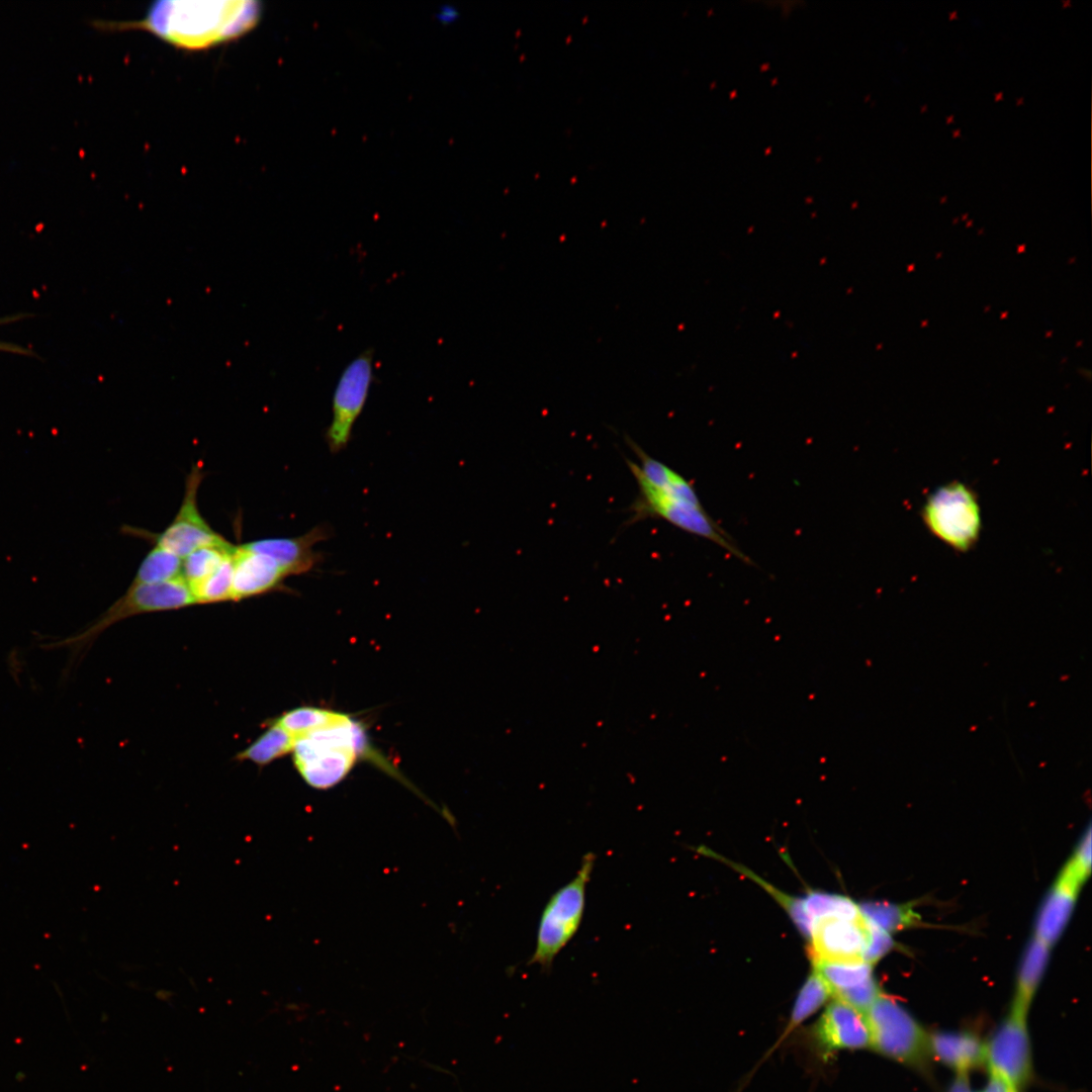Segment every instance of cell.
I'll return each mask as SVG.
<instances>
[{
    "mask_svg": "<svg viewBox=\"0 0 1092 1092\" xmlns=\"http://www.w3.org/2000/svg\"><path fill=\"white\" fill-rule=\"evenodd\" d=\"M952 1092H971V1091L969 1090V1088L967 1086V1082L964 1080V1078H962L954 1085V1087L952 1089Z\"/></svg>",
    "mask_w": 1092,
    "mask_h": 1092,
    "instance_id": "obj_32",
    "label": "cell"
},
{
    "mask_svg": "<svg viewBox=\"0 0 1092 1092\" xmlns=\"http://www.w3.org/2000/svg\"><path fill=\"white\" fill-rule=\"evenodd\" d=\"M331 534V526L321 524L300 536L264 538L243 545L272 557L289 577L308 573L320 564L323 556L314 546L328 540Z\"/></svg>",
    "mask_w": 1092,
    "mask_h": 1092,
    "instance_id": "obj_12",
    "label": "cell"
},
{
    "mask_svg": "<svg viewBox=\"0 0 1092 1092\" xmlns=\"http://www.w3.org/2000/svg\"><path fill=\"white\" fill-rule=\"evenodd\" d=\"M335 711L317 707H298L284 712L274 720L294 739L328 721Z\"/></svg>",
    "mask_w": 1092,
    "mask_h": 1092,
    "instance_id": "obj_26",
    "label": "cell"
},
{
    "mask_svg": "<svg viewBox=\"0 0 1092 1092\" xmlns=\"http://www.w3.org/2000/svg\"><path fill=\"white\" fill-rule=\"evenodd\" d=\"M193 604L190 588L182 577L156 584H130L126 593L94 624L52 646L70 649L72 660L69 664L72 665L74 659L110 625L135 615L177 610Z\"/></svg>",
    "mask_w": 1092,
    "mask_h": 1092,
    "instance_id": "obj_5",
    "label": "cell"
},
{
    "mask_svg": "<svg viewBox=\"0 0 1092 1092\" xmlns=\"http://www.w3.org/2000/svg\"><path fill=\"white\" fill-rule=\"evenodd\" d=\"M232 560V601L285 589L284 580L288 576L272 557L239 544Z\"/></svg>",
    "mask_w": 1092,
    "mask_h": 1092,
    "instance_id": "obj_13",
    "label": "cell"
},
{
    "mask_svg": "<svg viewBox=\"0 0 1092 1092\" xmlns=\"http://www.w3.org/2000/svg\"><path fill=\"white\" fill-rule=\"evenodd\" d=\"M859 909L871 924L889 933L912 926L918 921V914L910 905L866 902Z\"/></svg>",
    "mask_w": 1092,
    "mask_h": 1092,
    "instance_id": "obj_22",
    "label": "cell"
},
{
    "mask_svg": "<svg viewBox=\"0 0 1092 1092\" xmlns=\"http://www.w3.org/2000/svg\"><path fill=\"white\" fill-rule=\"evenodd\" d=\"M182 577V558L155 545L141 562L130 584H156Z\"/></svg>",
    "mask_w": 1092,
    "mask_h": 1092,
    "instance_id": "obj_20",
    "label": "cell"
},
{
    "mask_svg": "<svg viewBox=\"0 0 1092 1092\" xmlns=\"http://www.w3.org/2000/svg\"><path fill=\"white\" fill-rule=\"evenodd\" d=\"M815 1036L826 1051L871 1046L863 1013L837 999L827 1006L817 1022Z\"/></svg>",
    "mask_w": 1092,
    "mask_h": 1092,
    "instance_id": "obj_14",
    "label": "cell"
},
{
    "mask_svg": "<svg viewBox=\"0 0 1092 1092\" xmlns=\"http://www.w3.org/2000/svg\"><path fill=\"white\" fill-rule=\"evenodd\" d=\"M255 1H159L138 22H96L103 29L142 28L188 50L205 49L252 29L261 16Z\"/></svg>",
    "mask_w": 1092,
    "mask_h": 1092,
    "instance_id": "obj_2",
    "label": "cell"
},
{
    "mask_svg": "<svg viewBox=\"0 0 1092 1092\" xmlns=\"http://www.w3.org/2000/svg\"><path fill=\"white\" fill-rule=\"evenodd\" d=\"M294 742L295 739L273 721L263 734L236 755V759L263 766L292 752Z\"/></svg>",
    "mask_w": 1092,
    "mask_h": 1092,
    "instance_id": "obj_19",
    "label": "cell"
},
{
    "mask_svg": "<svg viewBox=\"0 0 1092 1092\" xmlns=\"http://www.w3.org/2000/svg\"><path fill=\"white\" fill-rule=\"evenodd\" d=\"M639 463L626 458L638 494L629 508L626 524L647 518L662 519L690 534L708 539L731 555L751 564L731 536L708 514L694 484L663 462L648 455L636 442L626 438Z\"/></svg>",
    "mask_w": 1092,
    "mask_h": 1092,
    "instance_id": "obj_1",
    "label": "cell"
},
{
    "mask_svg": "<svg viewBox=\"0 0 1092 1092\" xmlns=\"http://www.w3.org/2000/svg\"><path fill=\"white\" fill-rule=\"evenodd\" d=\"M984 1045L969 1032H936L929 1035V1053L960 1075L984 1063Z\"/></svg>",
    "mask_w": 1092,
    "mask_h": 1092,
    "instance_id": "obj_15",
    "label": "cell"
},
{
    "mask_svg": "<svg viewBox=\"0 0 1092 1092\" xmlns=\"http://www.w3.org/2000/svg\"><path fill=\"white\" fill-rule=\"evenodd\" d=\"M235 547L236 545L226 541L192 551L182 559V578L188 586L201 581L233 555Z\"/></svg>",
    "mask_w": 1092,
    "mask_h": 1092,
    "instance_id": "obj_21",
    "label": "cell"
},
{
    "mask_svg": "<svg viewBox=\"0 0 1092 1092\" xmlns=\"http://www.w3.org/2000/svg\"><path fill=\"white\" fill-rule=\"evenodd\" d=\"M863 1015L877 1052L908 1065H921L930 1055L929 1035L889 996L881 994Z\"/></svg>",
    "mask_w": 1092,
    "mask_h": 1092,
    "instance_id": "obj_7",
    "label": "cell"
},
{
    "mask_svg": "<svg viewBox=\"0 0 1092 1092\" xmlns=\"http://www.w3.org/2000/svg\"><path fill=\"white\" fill-rule=\"evenodd\" d=\"M984 1092H1018V1090L1002 1077L990 1074L988 1084Z\"/></svg>",
    "mask_w": 1092,
    "mask_h": 1092,
    "instance_id": "obj_30",
    "label": "cell"
},
{
    "mask_svg": "<svg viewBox=\"0 0 1092 1092\" xmlns=\"http://www.w3.org/2000/svg\"><path fill=\"white\" fill-rule=\"evenodd\" d=\"M984 1063L990 1074L1002 1077L1017 1090L1026 1085L1032 1070L1026 1016L1010 1012L984 1045Z\"/></svg>",
    "mask_w": 1092,
    "mask_h": 1092,
    "instance_id": "obj_10",
    "label": "cell"
},
{
    "mask_svg": "<svg viewBox=\"0 0 1092 1092\" xmlns=\"http://www.w3.org/2000/svg\"><path fill=\"white\" fill-rule=\"evenodd\" d=\"M595 862V853H585L575 877L549 898L541 913L535 949L528 962L530 965L549 970L557 954L577 932L585 907L586 886Z\"/></svg>",
    "mask_w": 1092,
    "mask_h": 1092,
    "instance_id": "obj_4",
    "label": "cell"
},
{
    "mask_svg": "<svg viewBox=\"0 0 1092 1092\" xmlns=\"http://www.w3.org/2000/svg\"><path fill=\"white\" fill-rule=\"evenodd\" d=\"M436 17L443 24H451L459 18V10L454 5L443 4L438 8Z\"/></svg>",
    "mask_w": 1092,
    "mask_h": 1092,
    "instance_id": "obj_31",
    "label": "cell"
},
{
    "mask_svg": "<svg viewBox=\"0 0 1092 1092\" xmlns=\"http://www.w3.org/2000/svg\"><path fill=\"white\" fill-rule=\"evenodd\" d=\"M892 946L893 940L890 933L870 923L869 939L863 960L874 965L885 956Z\"/></svg>",
    "mask_w": 1092,
    "mask_h": 1092,
    "instance_id": "obj_28",
    "label": "cell"
},
{
    "mask_svg": "<svg viewBox=\"0 0 1092 1092\" xmlns=\"http://www.w3.org/2000/svg\"><path fill=\"white\" fill-rule=\"evenodd\" d=\"M814 971L828 986L831 996L854 988L873 978V965L860 960L849 962H815Z\"/></svg>",
    "mask_w": 1092,
    "mask_h": 1092,
    "instance_id": "obj_18",
    "label": "cell"
},
{
    "mask_svg": "<svg viewBox=\"0 0 1092 1092\" xmlns=\"http://www.w3.org/2000/svg\"><path fill=\"white\" fill-rule=\"evenodd\" d=\"M1077 893L1071 886L1057 880L1038 912L1034 937L1050 946L1058 940L1073 912Z\"/></svg>",
    "mask_w": 1092,
    "mask_h": 1092,
    "instance_id": "obj_16",
    "label": "cell"
},
{
    "mask_svg": "<svg viewBox=\"0 0 1092 1092\" xmlns=\"http://www.w3.org/2000/svg\"><path fill=\"white\" fill-rule=\"evenodd\" d=\"M803 908L813 921L827 916L856 919L862 916L859 906L849 898L822 892H810L802 899Z\"/></svg>",
    "mask_w": 1092,
    "mask_h": 1092,
    "instance_id": "obj_23",
    "label": "cell"
},
{
    "mask_svg": "<svg viewBox=\"0 0 1092 1092\" xmlns=\"http://www.w3.org/2000/svg\"><path fill=\"white\" fill-rule=\"evenodd\" d=\"M202 479L201 465L194 464L186 476L185 492L177 514L162 532L133 528H128V532L155 542L182 559L200 547L225 543L228 540L210 527L198 509L197 494Z\"/></svg>",
    "mask_w": 1092,
    "mask_h": 1092,
    "instance_id": "obj_8",
    "label": "cell"
},
{
    "mask_svg": "<svg viewBox=\"0 0 1092 1092\" xmlns=\"http://www.w3.org/2000/svg\"><path fill=\"white\" fill-rule=\"evenodd\" d=\"M922 519L941 542L958 551L970 550L981 532V510L975 492L965 483L951 481L927 497Z\"/></svg>",
    "mask_w": 1092,
    "mask_h": 1092,
    "instance_id": "obj_6",
    "label": "cell"
},
{
    "mask_svg": "<svg viewBox=\"0 0 1092 1092\" xmlns=\"http://www.w3.org/2000/svg\"><path fill=\"white\" fill-rule=\"evenodd\" d=\"M373 378L372 349L360 353L343 370L333 394L332 420L325 432V441L331 453H340L348 446Z\"/></svg>",
    "mask_w": 1092,
    "mask_h": 1092,
    "instance_id": "obj_9",
    "label": "cell"
},
{
    "mask_svg": "<svg viewBox=\"0 0 1092 1092\" xmlns=\"http://www.w3.org/2000/svg\"><path fill=\"white\" fill-rule=\"evenodd\" d=\"M233 555L201 581L190 585L195 604H212L232 601Z\"/></svg>",
    "mask_w": 1092,
    "mask_h": 1092,
    "instance_id": "obj_24",
    "label": "cell"
},
{
    "mask_svg": "<svg viewBox=\"0 0 1092 1092\" xmlns=\"http://www.w3.org/2000/svg\"><path fill=\"white\" fill-rule=\"evenodd\" d=\"M869 932L870 923L863 915L856 919L827 916L814 920L809 936L812 962L863 960Z\"/></svg>",
    "mask_w": 1092,
    "mask_h": 1092,
    "instance_id": "obj_11",
    "label": "cell"
},
{
    "mask_svg": "<svg viewBox=\"0 0 1092 1092\" xmlns=\"http://www.w3.org/2000/svg\"><path fill=\"white\" fill-rule=\"evenodd\" d=\"M1091 870V828L1077 846L1073 856L1059 876V880L1079 891Z\"/></svg>",
    "mask_w": 1092,
    "mask_h": 1092,
    "instance_id": "obj_27",
    "label": "cell"
},
{
    "mask_svg": "<svg viewBox=\"0 0 1092 1092\" xmlns=\"http://www.w3.org/2000/svg\"><path fill=\"white\" fill-rule=\"evenodd\" d=\"M1051 946L1033 937L1022 957L1011 1012L1027 1015L1035 990L1046 968Z\"/></svg>",
    "mask_w": 1092,
    "mask_h": 1092,
    "instance_id": "obj_17",
    "label": "cell"
},
{
    "mask_svg": "<svg viewBox=\"0 0 1092 1092\" xmlns=\"http://www.w3.org/2000/svg\"><path fill=\"white\" fill-rule=\"evenodd\" d=\"M831 996L823 979L813 970L802 986L795 1001L789 1029L797 1026L815 1013Z\"/></svg>",
    "mask_w": 1092,
    "mask_h": 1092,
    "instance_id": "obj_25",
    "label": "cell"
},
{
    "mask_svg": "<svg viewBox=\"0 0 1092 1092\" xmlns=\"http://www.w3.org/2000/svg\"><path fill=\"white\" fill-rule=\"evenodd\" d=\"M363 728L349 715L335 711L318 727L295 738L294 765L303 781L317 790L341 783L363 753Z\"/></svg>",
    "mask_w": 1092,
    "mask_h": 1092,
    "instance_id": "obj_3",
    "label": "cell"
},
{
    "mask_svg": "<svg viewBox=\"0 0 1092 1092\" xmlns=\"http://www.w3.org/2000/svg\"><path fill=\"white\" fill-rule=\"evenodd\" d=\"M27 315H29V314L17 313V314H11V315H7V316H3V317H0V325H6V324L14 323V322L20 321L22 318H25ZM0 352L16 354V355H21V356H28V357H36L37 356L36 353H34V351L31 350L30 348H27L25 346L15 344V343H12V342H5V341H1V340H0Z\"/></svg>",
    "mask_w": 1092,
    "mask_h": 1092,
    "instance_id": "obj_29",
    "label": "cell"
}]
</instances>
